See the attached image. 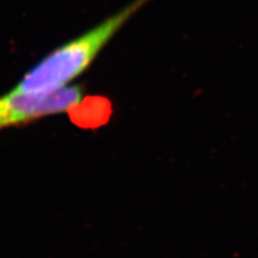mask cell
I'll list each match as a JSON object with an SVG mask.
<instances>
[{
    "label": "cell",
    "mask_w": 258,
    "mask_h": 258,
    "mask_svg": "<svg viewBox=\"0 0 258 258\" xmlns=\"http://www.w3.org/2000/svg\"><path fill=\"white\" fill-rule=\"evenodd\" d=\"M148 2L135 0L83 35L59 45L26 72L11 91L46 93L69 86L91 66L116 32Z\"/></svg>",
    "instance_id": "cell-1"
},
{
    "label": "cell",
    "mask_w": 258,
    "mask_h": 258,
    "mask_svg": "<svg viewBox=\"0 0 258 258\" xmlns=\"http://www.w3.org/2000/svg\"><path fill=\"white\" fill-rule=\"evenodd\" d=\"M83 97V90L79 85H69L46 93L10 91L0 97V131L66 113L77 108Z\"/></svg>",
    "instance_id": "cell-2"
}]
</instances>
